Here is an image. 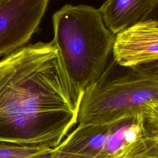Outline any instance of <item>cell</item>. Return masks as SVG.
Instances as JSON below:
<instances>
[{"instance_id": "6da1fadb", "label": "cell", "mask_w": 158, "mask_h": 158, "mask_svg": "<svg viewBox=\"0 0 158 158\" xmlns=\"http://www.w3.org/2000/svg\"><path fill=\"white\" fill-rule=\"evenodd\" d=\"M82 93L52 40L7 55L0 60V142L56 148L77 124Z\"/></svg>"}, {"instance_id": "7a4b0ae2", "label": "cell", "mask_w": 158, "mask_h": 158, "mask_svg": "<svg viewBox=\"0 0 158 158\" xmlns=\"http://www.w3.org/2000/svg\"><path fill=\"white\" fill-rule=\"evenodd\" d=\"M137 115L158 125L157 62L127 67L112 57L101 75L84 89L77 125L104 123Z\"/></svg>"}, {"instance_id": "3957f363", "label": "cell", "mask_w": 158, "mask_h": 158, "mask_svg": "<svg viewBox=\"0 0 158 158\" xmlns=\"http://www.w3.org/2000/svg\"><path fill=\"white\" fill-rule=\"evenodd\" d=\"M52 25V41L66 73L83 93L105 69L114 36L98 9L88 5H64L53 14Z\"/></svg>"}, {"instance_id": "277c9868", "label": "cell", "mask_w": 158, "mask_h": 158, "mask_svg": "<svg viewBox=\"0 0 158 158\" xmlns=\"http://www.w3.org/2000/svg\"><path fill=\"white\" fill-rule=\"evenodd\" d=\"M54 149L99 158H158V125L143 115L76 125Z\"/></svg>"}, {"instance_id": "5b68a950", "label": "cell", "mask_w": 158, "mask_h": 158, "mask_svg": "<svg viewBox=\"0 0 158 158\" xmlns=\"http://www.w3.org/2000/svg\"><path fill=\"white\" fill-rule=\"evenodd\" d=\"M49 0H6L0 3V56L24 46L38 30Z\"/></svg>"}, {"instance_id": "8992f818", "label": "cell", "mask_w": 158, "mask_h": 158, "mask_svg": "<svg viewBox=\"0 0 158 158\" xmlns=\"http://www.w3.org/2000/svg\"><path fill=\"white\" fill-rule=\"evenodd\" d=\"M112 57L120 65L131 67L157 62L158 21L151 18L115 35Z\"/></svg>"}, {"instance_id": "52a82bcc", "label": "cell", "mask_w": 158, "mask_h": 158, "mask_svg": "<svg viewBox=\"0 0 158 158\" xmlns=\"http://www.w3.org/2000/svg\"><path fill=\"white\" fill-rule=\"evenodd\" d=\"M158 0H106L98 9L107 29L114 35L149 17Z\"/></svg>"}, {"instance_id": "ba28073f", "label": "cell", "mask_w": 158, "mask_h": 158, "mask_svg": "<svg viewBox=\"0 0 158 158\" xmlns=\"http://www.w3.org/2000/svg\"><path fill=\"white\" fill-rule=\"evenodd\" d=\"M51 148L0 142V158H27Z\"/></svg>"}, {"instance_id": "9c48e42d", "label": "cell", "mask_w": 158, "mask_h": 158, "mask_svg": "<svg viewBox=\"0 0 158 158\" xmlns=\"http://www.w3.org/2000/svg\"><path fill=\"white\" fill-rule=\"evenodd\" d=\"M27 158H99L85 155L77 154L59 150L57 149H49L48 151L41 152Z\"/></svg>"}, {"instance_id": "30bf717a", "label": "cell", "mask_w": 158, "mask_h": 158, "mask_svg": "<svg viewBox=\"0 0 158 158\" xmlns=\"http://www.w3.org/2000/svg\"><path fill=\"white\" fill-rule=\"evenodd\" d=\"M2 0H0V3L2 2Z\"/></svg>"}, {"instance_id": "8fae6325", "label": "cell", "mask_w": 158, "mask_h": 158, "mask_svg": "<svg viewBox=\"0 0 158 158\" xmlns=\"http://www.w3.org/2000/svg\"><path fill=\"white\" fill-rule=\"evenodd\" d=\"M6 1V0H2V1Z\"/></svg>"}]
</instances>
